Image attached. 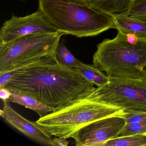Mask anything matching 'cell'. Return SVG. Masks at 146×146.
<instances>
[{"label": "cell", "instance_id": "cell-1", "mask_svg": "<svg viewBox=\"0 0 146 146\" xmlns=\"http://www.w3.org/2000/svg\"><path fill=\"white\" fill-rule=\"evenodd\" d=\"M13 72L5 88L31 96L54 108L94 86L73 68L60 64L56 57H45Z\"/></svg>", "mask_w": 146, "mask_h": 146}, {"label": "cell", "instance_id": "cell-2", "mask_svg": "<svg viewBox=\"0 0 146 146\" xmlns=\"http://www.w3.org/2000/svg\"><path fill=\"white\" fill-rule=\"evenodd\" d=\"M93 65L112 78L142 79L146 68V37L118 31L97 46Z\"/></svg>", "mask_w": 146, "mask_h": 146}, {"label": "cell", "instance_id": "cell-3", "mask_svg": "<svg viewBox=\"0 0 146 146\" xmlns=\"http://www.w3.org/2000/svg\"><path fill=\"white\" fill-rule=\"evenodd\" d=\"M39 9L45 18L63 35L95 36L114 29L110 15L85 3L69 0H39Z\"/></svg>", "mask_w": 146, "mask_h": 146}, {"label": "cell", "instance_id": "cell-4", "mask_svg": "<svg viewBox=\"0 0 146 146\" xmlns=\"http://www.w3.org/2000/svg\"><path fill=\"white\" fill-rule=\"evenodd\" d=\"M90 87L64 106L36 121L52 136L62 138L71 137L78 131L87 125L106 117L123 115L124 110L96 102Z\"/></svg>", "mask_w": 146, "mask_h": 146}, {"label": "cell", "instance_id": "cell-5", "mask_svg": "<svg viewBox=\"0 0 146 146\" xmlns=\"http://www.w3.org/2000/svg\"><path fill=\"white\" fill-rule=\"evenodd\" d=\"M62 35L59 32L32 34L0 43V73L13 72L45 57H56Z\"/></svg>", "mask_w": 146, "mask_h": 146}, {"label": "cell", "instance_id": "cell-6", "mask_svg": "<svg viewBox=\"0 0 146 146\" xmlns=\"http://www.w3.org/2000/svg\"><path fill=\"white\" fill-rule=\"evenodd\" d=\"M96 102L123 109L146 112V82L142 79L109 78L108 83L91 92Z\"/></svg>", "mask_w": 146, "mask_h": 146}, {"label": "cell", "instance_id": "cell-7", "mask_svg": "<svg viewBox=\"0 0 146 146\" xmlns=\"http://www.w3.org/2000/svg\"><path fill=\"white\" fill-rule=\"evenodd\" d=\"M123 115H115L92 122L72 136L76 146H103L117 137L126 124Z\"/></svg>", "mask_w": 146, "mask_h": 146}, {"label": "cell", "instance_id": "cell-8", "mask_svg": "<svg viewBox=\"0 0 146 146\" xmlns=\"http://www.w3.org/2000/svg\"><path fill=\"white\" fill-rule=\"evenodd\" d=\"M56 29L47 20L40 10L24 17L12 14L0 29V43H5L32 34H55Z\"/></svg>", "mask_w": 146, "mask_h": 146}, {"label": "cell", "instance_id": "cell-9", "mask_svg": "<svg viewBox=\"0 0 146 146\" xmlns=\"http://www.w3.org/2000/svg\"><path fill=\"white\" fill-rule=\"evenodd\" d=\"M3 102V109L0 111V115L7 123L39 144L56 146L52 135L44 128L36 122L26 119L15 111L11 107L9 101Z\"/></svg>", "mask_w": 146, "mask_h": 146}, {"label": "cell", "instance_id": "cell-10", "mask_svg": "<svg viewBox=\"0 0 146 146\" xmlns=\"http://www.w3.org/2000/svg\"><path fill=\"white\" fill-rule=\"evenodd\" d=\"M114 29L138 37H146V23L128 15L126 12L111 15Z\"/></svg>", "mask_w": 146, "mask_h": 146}, {"label": "cell", "instance_id": "cell-11", "mask_svg": "<svg viewBox=\"0 0 146 146\" xmlns=\"http://www.w3.org/2000/svg\"><path fill=\"white\" fill-rule=\"evenodd\" d=\"M9 101L14 102L29 108L42 117L53 111L56 108L49 106L38 99L22 92L11 91Z\"/></svg>", "mask_w": 146, "mask_h": 146}, {"label": "cell", "instance_id": "cell-12", "mask_svg": "<svg viewBox=\"0 0 146 146\" xmlns=\"http://www.w3.org/2000/svg\"><path fill=\"white\" fill-rule=\"evenodd\" d=\"M133 0H85L84 3L95 10L108 15L126 12Z\"/></svg>", "mask_w": 146, "mask_h": 146}, {"label": "cell", "instance_id": "cell-13", "mask_svg": "<svg viewBox=\"0 0 146 146\" xmlns=\"http://www.w3.org/2000/svg\"><path fill=\"white\" fill-rule=\"evenodd\" d=\"M73 69L97 87L104 86L109 82V77L104 75L93 64H87L80 61Z\"/></svg>", "mask_w": 146, "mask_h": 146}, {"label": "cell", "instance_id": "cell-14", "mask_svg": "<svg viewBox=\"0 0 146 146\" xmlns=\"http://www.w3.org/2000/svg\"><path fill=\"white\" fill-rule=\"evenodd\" d=\"M146 146V135H136L117 137L107 141L103 146Z\"/></svg>", "mask_w": 146, "mask_h": 146}, {"label": "cell", "instance_id": "cell-15", "mask_svg": "<svg viewBox=\"0 0 146 146\" xmlns=\"http://www.w3.org/2000/svg\"><path fill=\"white\" fill-rule=\"evenodd\" d=\"M55 57L60 64L70 68H74L80 61L73 56L66 47L64 39L60 42L56 48Z\"/></svg>", "mask_w": 146, "mask_h": 146}, {"label": "cell", "instance_id": "cell-16", "mask_svg": "<svg viewBox=\"0 0 146 146\" xmlns=\"http://www.w3.org/2000/svg\"><path fill=\"white\" fill-rule=\"evenodd\" d=\"M126 13L146 23V0H133Z\"/></svg>", "mask_w": 146, "mask_h": 146}, {"label": "cell", "instance_id": "cell-17", "mask_svg": "<svg viewBox=\"0 0 146 146\" xmlns=\"http://www.w3.org/2000/svg\"><path fill=\"white\" fill-rule=\"evenodd\" d=\"M146 133V121L132 123H126V124L117 137L141 135Z\"/></svg>", "mask_w": 146, "mask_h": 146}, {"label": "cell", "instance_id": "cell-18", "mask_svg": "<svg viewBox=\"0 0 146 146\" xmlns=\"http://www.w3.org/2000/svg\"><path fill=\"white\" fill-rule=\"evenodd\" d=\"M123 115L126 123H138L146 121V112H135L130 111H124Z\"/></svg>", "mask_w": 146, "mask_h": 146}, {"label": "cell", "instance_id": "cell-19", "mask_svg": "<svg viewBox=\"0 0 146 146\" xmlns=\"http://www.w3.org/2000/svg\"><path fill=\"white\" fill-rule=\"evenodd\" d=\"M13 75V72L0 73V88H5Z\"/></svg>", "mask_w": 146, "mask_h": 146}, {"label": "cell", "instance_id": "cell-20", "mask_svg": "<svg viewBox=\"0 0 146 146\" xmlns=\"http://www.w3.org/2000/svg\"><path fill=\"white\" fill-rule=\"evenodd\" d=\"M11 95V91L5 88H0V98L3 101H9Z\"/></svg>", "mask_w": 146, "mask_h": 146}, {"label": "cell", "instance_id": "cell-21", "mask_svg": "<svg viewBox=\"0 0 146 146\" xmlns=\"http://www.w3.org/2000/svg\"><path fill=\"white\" fill-rule=\"evenodd\" d=\"M53 141L56 146H67L69 143V142L66 138L58 137H55Z\"/></svg>", "mask_w": 146, "mask_h": 146}, {"label": "cell", "instance_id": "cell-22", "mask_svg": "<svg viewBox=\"0 0 146 146\" xmlns=\"http://www.w3.org/2000/svg\"><path fill=\"white\" fill-rule=\"evenodd\" d=\"M142 79L146 82V68L145 70H144L143 75L142 78Z\"/></svg>", "mask_w": 146, "mask_h": 146}, {"label": "cell", "instance_id": "cell-23", "mask_svg": "<svg viewBox=\"0 0 146 146\" xmlns=\"http://www.w3.org/2000/svg\"><path fill=\"white\" fill-rule=\"evenodd\" d=\"M71 1H75V2H78V3H84L85 0H69Z\"/></svg>", "mask_w": 146, "mask_h": 146}, {"label": "cell", "instance_id": "cell-24", "mask_svg": "<svg viewBox=\"0 0 146 146\" xmlns=\"http://www.w3.org/2000/svg\"><path fill=\"white\" fill-rule=\"evenodd\" d=\"M20 1H25L26 0H20Z\"/></svg>", "mask_w": 146, "mask_h": 146}, {"label": "cell", "instance_id": "cell-25", "mask_svg": "<svg viewBox=\"0 0 146 146\" xmlns=\"http://www.w3.org/2000/svg\"><path fill=\"white\" fill-rule=\"evenodd\" d=\"M143 135H146V133H145V134H143Z\"/></svg>", "mask_w": 146, "mask_h": 146}]
</instances>
